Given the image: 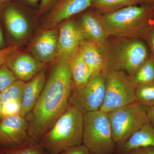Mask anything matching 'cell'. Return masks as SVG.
Wrapping results in <instances>:
<instances>
[{
	"label": "cell",
	"instance_id": "25",
	"mask_svg": "<svg viewBox=\"0 0 154 154\" xmlns=\"http://www.w3.org/2000/svg\"><path fill=\"white\" fill-rule=\"evenodd\" d=\"M17 79L5 64L0 66V93L5 90Z\"/></svg>",
	"mask_w": 154,
	"mask_h": 154
},
{
	"label": "cell",
	"instance_id": "13",
	"mask_svg": "<svg viewBox=\"0 0 154 154\" xmlns=\"http://www.w3.org/2000/svg\"><path fill=\"white\" fill-rule=\"evenodd\" d=\"M94 0H58L50 13L46 22L48 28L83 12L91 7Z\"/></svg>",
	"mask_w": 154,
	"mask_h": 154
},
{
	"label": "cell",
	"instance_id": "36",
	"mask_svg": "<svg viewBox=\"0 0 154 154\" xmlns=\"http://www.w3.org/2000/svg\"><path fill=\"white\" fill-rule=\"evenodd\" d=\"M3 103L1 99V95H0V120L3 118L2 114V108Z\"/></svg>",
	"mask_w": 154,
	"mask_h": 154
},
{
	"label": "cell",
	"instance_id": "33",
	"mask_svg": "<svg viewBox=\"0 0 154 154\" xmlns=\"http://www.w3.org/2000/svg\"><path fill=\"white\" fill-rule=\"evenodd\" d=\"M1 17H2V12H1V9H0V50L4 48L5 45V39L3 36L2 25H1Z\"/></svg>",
	"mask_w": 154,
	"mask_h": 154
},
{
	"label": "cell",
	"instance_id": "7",
	"mask_svg": "<svg viewBox=\"0 0 154 154\" xmlns=\"http://www.w3.org/2000/svg\"><path fill=\"white\" fill-rule=\"evenodd\" d=\"M114 54L112 61L105 68V73L110 70L120 71L131 77L148 58L145 44L136 38L125 40L119 44Z\"/></svg>",
	"mask_w": 154,
	"mask_h": 154
},
{
	"label": "cell",
	"instance_id": "16",
	"mask_svg": "<svg viewBox=\"0 0 154 154\" xmlns=\"http://www.w3.org/2000/svg\"><path fill=\"white\" fill-rule=\"evenodd\" d=\"M82 29L88 40L103 47L109 35L101 23L99 14L87 13L82 17Z\"/></svg>",
	"mask_w": 154,
	"mask_h": 154
},
{
	"label": "cell",
	"instance_id": "5",
	"mask_svg": "<svg viewBox=\"0 0 154 154\" xmlns=\"http://www.w3.org/2000/svg\"><path fill=\"white\" fill-rule=\"evenodd\" d=\"M116 144H120L148 122L145 107L137 102L107 113Z\"/></svg>",
	"mask_w": 154,
	"mask_h": 154
},
{
	"label": "cell",
	"instance_id": "23",
	"mask_svg": "<svg viewBox=\"0 0 154 154\" xmlns=\"http://www.w3.org/2000/svg\"><path fill=\"white\" fill-rule=\"evenodd\" d=\"M26 84L24 81L16 80L5 90L0 93L3 104L12 100L22 102Z\"/></svg>",
	"mask_w": 154,
	"mask_h": 154
},
{
	"label": "cell",
	"instance_id": "32",
	"mask_svg": "<svg viewBox=\"0 0 154 154\" xmlns=\"http://www.w3.org/2000/svg\"><path fill=\"white\" fill-rule=\"evenodd\" d=\"M146 33H148L149 41L151 48L154 60V25Z\"/></svg>",
	"mask_w": 154,
	"mask_h": 154
},
{
	"label": "cell",
	"instance_id": "22",
	"mask_svg": "<svg viewBox=\"0 0 154 154\" xmlns=\"http://www.w3.org/2000/svg\"><path fill=\"white\" fill-rule=\"evenodd\" d=\"M137 102L144 107L154 106V82L136 86Z\"/></svg>",
	"mask_w": 154,
	"mask_h": 154
},
{
	"label": "cell",
	"instance_id": "34",
	"mask_svg": "<svg viewBox=\"0 0 154 154\" xmlns=\"http://www.w3.org/2000/svg\"><path fill=\"white\" fill-rule=\"evenodd\" d=\"M22 1H24L25 2L29 4L30 5L34 6L37 5L39 0H22Z\"/></svg>",
	"mask_w": 154,
	"mask_h": 154
},
{
	"label": "cell",
	"instance_id": "12",
	"mask_svg": "<svg viewBox=\"0 0 154 154\" xmlns=\"http://www.w3.org/2000/svg\"><path fill=\"white\" fill-rule=\"evenodd\" d=\"M85 38L81 26L74 21L64 22L60 27L58 35L60 55L71 57Z\"/></svg>",
	"mask_w": 154,
	"mask_h": 154
},
{
	"label": "cell",
	"instance_id": "9",
	"mask_svg": "<svg viewBox=\"0 0 154 154\" xmlns=\"http://www.w3.org/2000/svg\"><path fill=\"white\" fill-rule=\"evenodd\" d=\"M33 142L28 132L26 119L20 114L4 117L0 120V148L23 145Z\"/></svg>",
	"mask_w": 154,
	"mask_h": 154
},
{
	"label": "cell",
	"instance_id": "10",
	"mask_svg": "<svg viewBox=\"0 0 154 154\" xmlns=\"http://www.w3.org/2000/svg\"><path fill=\"white\" fill-rule=\"evenodd\" d=\"M17 80L28 82L45 68V64L33 56L17 51L7 58L5 63Z\"/></svg>",
	"mask_w": 154,
	"mask_h": 154
},
{
	"label": "cell",
	"instance_id": "28",
	"mask_svg": "<svg viewBox=\"0 0 154 154\" xmlns=\"http://www.w3.org/2000/svg\"><path fill=\"white\" fill-rule=\"evenodd\" d=\"M59 154H91L88 148L84 144L73 147Z\"/></svg>",
	"mask_w": 154,
	"mask_h": 154
},
{
	"label": "cell",
	"instance_id": "29",
	"mask_svg": "<svg viewBox=\"0 0 154 154\" xmlns=\"http://www.w3.org/2000/svg\"><path fill=\"white\" fill-rule=\"evenodd\" d=\"M125 154H154V148L152 147H140L131 149Z\"/></svg>",
	"mask_w": 154,
	"mask_h": 154
},
{
	"label": "cell",
	"instance_id": "27",
	"mask_svg": "<svg viewBox=\"0 0 154 154\" xmlns=\"http://www.w3.org/2000/svg\"><path fill=\"white\" fill-rule=\"evenodd\" d=\"M19 49L17 45H10L0 50V66L5 64L6 59L13 53L16 52Z\"/></svg>",
	"mask_w": 154,
	"mask_h": 154
},
{
	"label": "cell",
	"instance_id": "1",
	"mask_svg": "<svg viewBox=\"0 0 154 154\" xmlns=\"http://www.w3.org/2000/svg\"><path fill=\"white\" fill-rule=\"evenodd\" d=\"M70 57L60 55L53 66L40 98L26 119L33 142L38 143L70 106L74 89L71 72Z\"/></svg>",
	"mask_w": 154,
	"mask_h": 154
},
{
	"label": "cell",
	"instance_id": "30",
	"mask_svg": "<svg viewBox=\"0 0 154 154\" xmlns=\"http://www.w3.org/2000/svg\"><path fill=\"white\" fill-rule=\"evenodd\" d=\"M56 0H41L38 9L39 14L44 13L53 5Z\"/></svg>",
	"mask_w": 154,
	"mask_h": 154
},
{
	"label": "cell",
	"instance_id": "37",
	"mask_svg": "<svg viewBox=\"0 0 154 154\" xmlns=\"http://www.w3.org/2000/svg\"><path fill=\"white\" fill-rule=\"evenodd\" d=\"M152 1L153 2V3H154V0H152Z\"/></svg>",
	"mask_w": 154,
	"mask_h": 154
},
{
	"label": "cell",
	"instance_id": "26",
	"mask_svg": "<svg viewBox=\"0 0 154 154\" xmlns=\"http://www.w3.org/2000/svg\"><path fill=\"white\" fill-rule=\"evenodd\" d=\"M21 102L17 100H12L3 104L2 114L3 118L11 116L20 114Z\"/></svg>",
	"mask_w": 154,
	"mask_h": 154
},
{
	"label": "cell",
	"instance_id": "18",
	"mask_svg": "<svg viewBox=\"0 0 154 154\" xmlns=\"http://www.w3.org/2000/svg\"><path fill=\"white\" fill-rule=\"evenodd\" d=\"M118 145L122 154H126L131 149L140 147L154 148V127L147 122L125 142Z\"/></svg>",
	"mask_w": 154,
	"mask_h": 154
},
{
	"label": "cell",
	"instance_id": "35",
	"mask_svg": "<svg viewBox=\"0 0 154 154\" xmlns=\"http://www.w3.org/2000/svg\"><path fill=\"white\" fill-rule=\"evenodd\" d=\"M10 0H0V9L5 8L9 4Z\"/></svg>",
	"mask_w": 154,
	"mask_h": 154
},
{
	"label": "cell",
	"instance_id": "11",
	"mask_svg": "<svg viewBox=\"0 0 154 154\" xmlns=\"http://www.w3.org/2000/svg\"><path fill=\"white\" fill-rule=\"evenodd\" d=\"M30 49L33 57L42 63L56 60L60 56L57 32L50 30L41 33L32 42Z\"/></svg>",
	"mask_w": 154,
	"mask_h": 154
},
{
	"label": "cell",
	"instance_id": "24",
	"mask_svg": "<svg viewBox=\"0 0 154 154\" xmlns=\"http://www.w3.org/2000/svg\"><path fill=\"white\" fill-rule=\"evenodd\" d=\"M0 154H48L38 143L31 142L23 145L0 148Z\"/></svg>",
	"mask_w": 154,
	"mask_h": 154
},
{
	"label": "cell",
	"instance_id": "3",
	"mask_svg": "<svg viewBox=\"0 0 154 154\" xmlns=\"http://www.w3.org/2000/svg\"><path fill=\"white\" fill-rule=\"evenodd\" d=\"M84 113L70 105L38 143L48 154H59L82 144Z\"/></svg>",
	"mask_w": 154,
	"mask_h": 154
},
{
	"label": "cell",
	"instance_id": "17",
	"mask_svg": "<svg viewBox=\"0 0 154 154\" xmlns=\"http://www.w3.org/2000/svg\"><path fill=\"white\" fill-rule=\"evenodd\" d=\"M80 48L91 76L104 72L107 61L102 49L103 47L91 41L85 40L82 42Z\"/></svg>",
	"mask_w": 154,
	"mask_h": 154
},
{
	"label": "cell",
	"instance_id": "8",
	"mask_svg": "<svg viewBox=\"0 0 154 154\" xmlns=\"http://www.w3.org/2000/svg\"><path fill=\"white\" fill-rule=\"evenodd\" d=\"M106 73L101 72L92 76L82 87L75 88L70 99V105L83 113L100 110L105 99Z\"/></svg>",
	"mask_w": 154,
	"mask_h": 154
},
{
	"label": "cell",
	"instance_id": "14",
	"mask_svg": "<svg viewBox=\"0 0 154 154\" xmlns=\"http://www.w3.org/2000/svg\"><path fill=\"white\" fill-rule=\"evenodd\" d=\"M44 69L33 79L26 83L21 102L20 115L26 118L38 102L46 83Z\"/></svg>",
	"mask_w": 154,
	"mask_h": 154
},
{
	"label": "cell",
	"instance_id": "20",
	"mask_svg": "<svg viewBox=\"0 0 154 154\" xmlns=\"http://www.w3.org/2000/svg\"><path fill=\"white\" fill-rule=\"evenodd\" d=\"M154 4L152 0H94L91 7L101 14L113 13L129 6Z\"/></svg>",
	"mask_w": 154,
	"mask_h": 154
},
{
	"label": "cell",
	"instance_id": "31",
	"mask_svg": "<svg viewBox=\"0 0 154 154\" xmlns=\"http://www.w3.org/2000/svg\"><path fill=\"white\" fill-rule=\"evenodd\" d=\"M145 107L149 122L154 127V106Z\"/></svg>",
	"mask_w": 154,
	"mask_h": 154
},
{
	"label": "cell",
	"instance_id": "2",
	"mask_svg": "<svg viewBox=\"0 0 154 154\" xmlns=\"http://www.w3.org/2000/svg\"><path fill=\"white\" fill-rule=\"evenodd\" d=\"M99 17L109 36L136 38L153 26L154 4L129 6Z\"/></svg>",
	"mask_w": 154,
	"mask_h": 154
},
{
	"label": "cell",
	"instance_id": "21",
	"mask_svg": "<svg viewBox=\"0 0 154 154\" xmlns=\"http://www.w3.org/2000/svg\"><path fill=\"white\" fill-rule=\"evenodd\" d=\"M130 78L136 86L154 82L153 58H148Z\"/></svg>",
	"mask_w": 154,
	"mask_h": 154
},
{
	"label": "cell",
	"instance_id": "19",
	"mask_svg": "<svg viewBox=\"0 0 154 154\" xmlns=\"http://www.w3.org/2000/svg\"><path fill=\"white\" fill-rule=\"evenodd\" d=\"M70 66L75 88L82 87L90 79L91 73L84 60L80 46L72 56Z\"/></svg>",
	"mask_w": 154,
	"mask_h": 154
},
{
	"label": "cell",
	"instance_id": "15",
	"mask_svg": "<svg viewBox=\"0 0 154 154\" xmlns=\"http://www.w3.org/2000/svg\"><path fill=\"white\" fill-rule=\"evenodd\" d=\"M7 29L11 36L17 40L23 39L29 30V23L26 17L16 6L8 5L3 13Z\"/></svg>",
	"mask_w": 154,
	"mask_h": 154
},
{
	"label": "cell",
	"instance_id": "4",
	"mask_svg": "<svg viewBox=\"0 0 154 154\" xmlns=\"http://www.w3.org/2000/svg\"><path fill=\"white\" fill-rule=\"evenodd\" d=\"M82 144L91 154H114L116 143L107 113L98 110L84 114Z\"/></svg>",
	"mask_w": 154,
	"mask_h": 154
},
{
	"label": "cell",
	"instance_id": "6",
	"mask_svg": "<svg viewBox=\"0 0 154 154\" xmlns=\"http://www.w3.org/2000/svg\"><path fill=\"white\" fill-rule=\"evenodd\" d=\"M105 99L100 110L108 113L137 102L136 86L129 76L120 71L106 73Z\"/></svg>",
	"mask_w": 154,
	"mask_h": 154
}]
</instances>
